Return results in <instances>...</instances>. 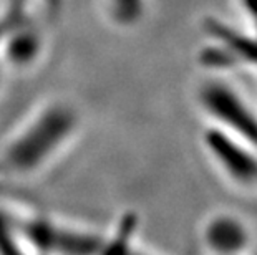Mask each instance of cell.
Instances as JSON below:
<instances>
[{
  "mask_svg": "<svg viewBox=\"0 0 257 255\" xmlns=\"http://www.w3.org/2000/svg\"><path fill=\"white\" fill-rule=\"evenodd\" d=\"M207 156L221 176L240 192H257V149L211 124L202 138Z\"/></svg>",
  "mask_w": 257,
  "mask_h": 255,
  "instance_id": "6da1fadb",
  "label": "cell"
},
{
  "mask_svg": "<svg viewBox=\"0 0 257 255\" xmlns=\"http://www.w3.org/2000/svg\"><path fill=\"white\" fill-rule=\"evenodd\" d=\"M201 101L214 126L257 149V115L236 91L224 83L211 81L202 88Z\"/></svg>",
  "mask_w": 257,
  "mask_h": 255,
  "instance_id": "7a4b0ae2",
  "label": "cell"
},
{
  "mask_svg": "<svg viewBox=\"0 0 257 255\" xmlns=\"http://www.w3.org/2000/svg\"><path fill=\"white\" fill-rule=\"evenodd\" d=\"M201 242L207 255H247L252 238L242 217L219 210L207 215L202 224Z\"/></svg>",
  "mask_w": 257,
  "mask_h": 255,
  "instance_id": "3957f363",
  "label": "cell"
}]
</instances>
